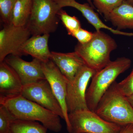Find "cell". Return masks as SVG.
Instances as JSON below:
<instances>
[{
    "label": "cell",
    "instance_id": "cell-1",
    "mask_svg": "<svg viewBox=\"0 0 133 133\" xmlns=\"http://www.w3.org/2000/svg\"><path fill=\"white\" fill-rule=\"evenodd\" d=\"M0 105L6 108L16 119L39 122L56 132L62 130L60 116L21 94L0 96Z\"/></svg>",
    "mask_w": 133,
    "mask_h": 133
},
{
    "label": "cell",
    "instance_id": "cell-22",
    "mask_svg": "<svg viewBox=\"0 0 133 133\" xmlns=\"http://www.w3.org/2000/svg\"><path fill=\"white\" fill-rule=\"evenodd\" d=\"M0 105V133H10L12 121L16 119L6 108Z\"/></svg>",
    "mask_w": 133,
    "mask_h": 133
},
{
    "label": "cell",
    "instance_id": "cell-5",
    "mask_svg": "<svg viewBox=\"0 0 133 133\" xmlns=\"http://www.w3.org/2000/svg\"><path fill=\"white\" fill-rule=\"evenodd\" d=\"M54 0H32L30 16L26 24L31 36L54 33L60 20V10Z\"/></svg>",
    "mask_w": 133,
    "mask_h": 133
},
{
    "label": "cell",
    "instance_id": "cell-3",
    "mask_svg": "<svg viewBox=\"0 0 133 133\" xmlns=\"http://www.w3.org/2000/svg\"><path fill=\"white\" fill-rule=\"evenodd\" d=\"M131 59L126 57L111 61L107 65L97 72L91 78L86 94L88 109L95 112L100 100L118 76L131 66Z\"/></svg>",
    "mask_w": 133,
    "mask_h": 133
},
{
    "label": "cell",
    "instance_id": "cell-24",
    "mask_svg": "<svg viewBox=\"0 0 133 133\" xmlns=\"http://www.w3.org/2000/svg\"><path fill=\"white\" fill-rule=\"evenodd\" d=\"M93 35L94 33L81 28L72 33L70 35L77 39L80 43L85 44L91 40Z\"/></svg>",
    "mask_w": 133,
    "mask_h": 133
},
{
    "label": "cell",
    "instance_id": "cell-11",
    "mask_svg": "<svg viewBox=\"0 0 133 133\" xmlns=\"http://www.w3.org/2000/svg\"><path fill=\"white\" fill-rule=\"evenodd\" d=\"M4 62L14 70L19 76L23 85L45 79L42 69V62L33 58L27 62L19 56L7 57Z\"/></svg>",
    "mask_w": 133,
    "mask_h": 133
},
{
    "label": "cell",
    "instance_id": "cell-8",
    "mask_svg": "<svg viewBox=\"0 0 133 133\" xmlns=\"http://www.w3.org/2000/svg\"><path fill=\"white\" fill-rule=\"evenodd\" d=\"M31 36L26 25L17 26L12 23L4 24L0 31V63L9 55L22 56V46Z\"/></svg>",
    "mask_w": 133,
    "mask_h": 133
},
{
    "label": "cell",
    "instance_id": "cell-17",
    "mask_svg": "<svg viewBox=\"0 0 133 133\" xmlns=\"http://www.w3.org/2000/svg\"><path fill=\"white\" fill-rule=\"evenodd\" d=\"M32 0H17L13 11L12 23L17 26H26L31 15Z\"/></svg>",
    "mask_w": 133,
    "mask_h": 133
},
{
    "label": "cell",
    "instance_id": "cell-6",
    "mask_svg": "<svg viewBox=\"0 0 133 133\" xmlns=\"http://www.w3.org/2000/svg\"><path fill=\"white\" fill-rule=\"evenodd\" d=\"M69 133H119L122 126L105 120L89 109L69 114Z\"/></svg>",
    "mask_w": 133,
    "mask_h": 133
},
{
    "label": "cell",
    "instance_id": "cell-2",
    "mask_svg": "<svg viewBox=\"0 0 133 133\" xmlns=\"http://www.w3.org/2000/svg\"><path fill=\"white\" fill-rule=\"evenodd\" d=\"M116 82L100 100L95 112L105 120L122 127L133 124V107L118 90Z\"/></svg>",
    "mask_w": 133,
    "mask_h": 133
},
{
    "label": "cell",
    "instance_id": "cell-4",
    "mask_svg": "<svg viewBox=\"0 0 133 133\" xmlns=\"http://www.w3.org/2000/svg\"><path fill=\"white\" fill-rule=\"evenodd\" d=\"M117 47L113 38L100 30L94 33L92 38L88 43H79L75 47V51L81 57L86 65L97 72L111 62V52Z\"/></svg>",
    "mask_w": 133,
    "mask_h": 133
},
{
    "label": "cell",
    "instance_id": "cell-26",
    "mask_svg": "<svg viewBox=\"0 0 133 133\" xmlns=\"http://www.w3.org/2000/svg\"><path fill=\"white\" fill-rule=\"evenodd\" d=\"M128 99V101L130 102V104L133 107V95H131L129 97H127Z\"/></svg>",
    "mask_w": 133,
    "mask_h": 133
},
{
    "label": "cell",
    "instance_id": "cell-21",
    "mask_svg": "<svg viewBox=\"0 0 133 133\" xmlns=\"http://www.w3.org/2000/svg\"><path fill=\"white\" fill-rule=\"evenodd\" d=\"M17 0H0L1 19L4 24L12 23L13 11Z\"/></svg>",
    "mask_w": 133,
    "mask_h": 133
},
{
    "label": "cell",
    "instance_id": "cell-20",
    "mask_svg": "<svg viewBox=\"0 0 133 133\" xmlns=\"http://www.w3.org/2000/svg\"><path fill=\"white\" fill-rule=\"evenodd\" d=\"M58 15L60 20L66 28L69 35H70L74 31L81 28L80 22L76 17L69 15L62 9L59 10Z\"/></svg>",
    "mask_w": 133,
    "mask_h": 133
},
{
    "label": "cell",
    "instance_id": "cell-14",
    "mask_svg": "<svg viewBox=\"0 0 133 133\" xmlns=\"http://www.w3.org/2000/svg\"><path fill=\"white\" fill-rule=\"evenodd\" d=\"M50 35L32 36L26 41L22 46V55H29L33 58L45 63L50 59L51 52L48 46Z\"/></svg>",
    "mask_w": 133,
    "mask_h": 133
},
{
    "label": "cell",
    "instance_id": "cell-15",
    "mask_svg": "<svg viewBox=\"0 0 133 133\" xmlns=\"http://www.w3.org/2000/svg\"><path fill=\"white\" fill-rule=\"evenodd\" d=\"M23 86L14 69L4 61L0 63V96L21 94Z\"/></svg>",
    "mask_w": 133,
    "mask_h": 133
},
{
    "label": "cell",
    "instance_id": "cell-19",
    "mask_svg": "<svg viewBox=\"0 0 133 133\" xmlns=\"http://www.w3.org/2000/svg\"><path fill=\"white\" fill-rule=\"evenodd\" d=\"M98 12L108 20L111 12L125 0H91Z\"/></svg>",
    "mask_w": 133,
    "mask_h": 133
},
{
    "label": "cell",
    "instance_id": "cell-12",
    "mask_svg": "<svg viewBox=\"0 0 133 133\" xmlns=\"http://www.w3.org/2000/svg\"><path fill=\"white\" fill-rule=\"evenodd\" d=\"M50 59L69 82L73 81L79 72L85 65L81 57L75 51L68 53L52 51Z\"/></svg>",
    "mask_w": 133,
    "mask_h": 133
},
{
    "label": "cell",
    "instance_id": "cell-29",
    "mask_svg": "<svg viewBox=\"0 0 133 133\" xmlns=\"http://www.w3.org/2000/svg\"><path fill=\"white\" fill-rule=\"evenodd\" d=\"M132 72H133V69H132Z\"/></svg>",
    "mask_w": 133,
    "mask_h": 133
},
{
    "label": "cell",
    "instance_id": "cell-7",
    "mask_svg": "<svg viewBox=\"0 0 133 133\" xmlns=\"http://www.w3.org/2000/svg\"><path fill=\"white\" fill-rule=\"evenodd\" d=\"M97 72L87 65L83 66L73 81L68 82L66 105L68 113L88 109L86 94L91 79Z\"/></svg>",
    "mask_w": 133,
    "mask_h": 133
},
{
    "label": "cell",
    "instance_id": "cell-28",
    "mask_svg": "<svg viewBox=\"0 0 133 133\" xmlns=\"http://www.w3.org/2000/svg\"><path fill=\"white\" fill-rule=\"evenodd\" d=\"M87 1L88 2V3H90V4L91 6H93L92 3L91 1V0H87Z\"/></svg>",
    "mask_w": 133,
    "mask_h": 133
},
{
    "label": "cell",
    "instance_id": "cell-10",
    "mask_svg": "<svg viewBox=\"0 0 133 133\" xmlns=\"http://www.w3.org/2000/svg\"><path fill=\"white\" fill-rule=\"evenodd\" d=\"M42 69L45 79L49 83L54 95L62 107L64 119L65 122L66 128L69 133L70 131V125L66 105L68 81L57 66L51 59L45 63L42 62Z\"/></svg>",
    "mask_w": 133,
    "mask_h": 133
},
{
    "label": "cell",
    "instance_id": "cell-23",
    "mask_svg": "<svg viewBox=\"0 0 133 133\" xmlns=\"http://www.w3.org/2000/svg\"><path fill=\"white\" fill-rule=\"evenodd\" d=\"M116 88L122 95L128 97L133 95V72L119 83L116 82Z\"/></svg>",
    "mask_w": 133,
    "mask_h": 133
},
{
    "label": "cell",
    "instance_id": "cell-16",
    "mask_svg": "<svg viewBox=\"0 0 133 133\" xmlns=\"http://www.w3.org/2000/svg\"><path fill=\"white\" fill-rule=\"evenodd\" d=\"M108 20L118 29H133V6L124 1L111 12Z\"/></svg>",
    "mask_w": 133,
    "mask_h": 133
},
{
    "label": "cell",
    "instance_id": "cell-25",
    "mask_svg": "<svg viewBox=\"0 0 133 133\" xmlns=\"http://www.w3.org/2000/svg\"><path fill=\"white\" fill-rule=\"evenodd\" d=\"M119 133H133V124L122 126Z\"/></svg>",
    "mask_w": 133,
    "mask_h": 133
},
{
    "label": "cell",
    "instance_id": "cell-27",
    "mask_svg": "<svg viewBox=\"0 0 133 133\" xmlns=\"http://www.w3.org/2000/svg\"><path fill=\"white\" fill-rule=\"evenodd\" d=\"M127 1L129 4L133 6V0H127Z\"/></svg>",
    "mask_w": 133,
    "mask_h": 133
},
{
    "label": "cell",
    "instance_id": "cell-9",
    "mask_svg": "<svg viewBox=\"0 0 133 133\" xmlns=\"http://www.w3.org/2000/svg\"><path fill=\"white\" fill-rule=\"evenodd\" d=\"M21 95L53 112L64 119L62 107L46 79L23 85Z\"/></svg>",
    "mask_w": 133,
    "mask_h": 133
},
{
    "label": "cell",
    "instance_id": "cell-18",
    "mask_svg": "<svg viewBox=\"0 0 133 133\" xmlns=\"http://www.w3.org/2000/svg\"><path fill=\"white\" fill-rule=\"evenodd\" d=\"M48 129L37 121L15 119L12 121L10 133H47Z\"/></svg>",
    "mask_w": 133,
    "mask_h": 133
},
{
    "label": "cell",
    "instance_id": "cell-13",
    "mask_svg": "<svg viewBox=\"0 0 133 133\" xmlns=\"http://www.w3.org/2000/svg\"><path fill=\"white\" fill-rule=\"evenodd\" d=\"M54 1L57 3L60 9L65 7H71L80 11L88 22L95 28L97 31H100L101 29H105L109 30L114 34L128 36L132 35V33H126L118 30H114L106 25L100 19L98 15L94 11L92 8L88 4H81L76 1V0Z\"/></svg>",
    "mask_w": 133,
    "mask_h": 133
}]
</instances>
